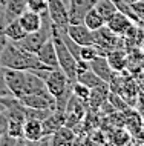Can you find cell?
Masks as SVG:
<instances>
[{"label":"cell","instance_id":"2e32d148","mask_svg":"<svg viewBox=\"0 0 144 146\" xmlns=\"http://www.w3.org/2000/svg\"><path fill=\"white\" fill-rule=\"evenodd\" d=\"M45 80H41L40 77H37L36 74H32L31 71H26L25 76V94H46ZM23 94V96H25Z\"/></svg>","mask_w":144,"mask_h":146},{"label":"cell","instance_id":"5bb4252c","mask_svg":"<svg viewBox=\"0 0 144 146\" xmlns=\"http://www.w3.org/2000/svg\"><path fill=\"white\" fill-rule=\"evenodd\" d=\"M106 58L115 72H124L127 69V52L123 48L109 51L106 54Z\"/></svg>","mask_w":144,"mask_h":146},{"label":"cell","instance_id":"f1b7e54d","mask_svg":"<svg viewBox=\"0 0 144 146\" xmlns=\"http://www.w3.org/2000/svg\"><path fill=\"white\" fill-rule=\"evenodd\" d=\"M103 135L104 134L103 132H95V134H92V141H94V143H106L107 141V139H103Z\"/></svg>","mask_w":144,"mask_h":146},{"label":"cell","instance_id":"3957f363","mask_svg":"<svg viewBox=\"0 0 144 146\" xmlns=\"http://www.w3.org/2000/svg\"><path fill=\"white\" fill-rule=\"evenodd\" d=\"M46 89L54 98H61L68 94H72V82L60 68H54L48 78L45 80Z\"/></svg>","mask_w":144,"mask_h":146},{"label":"cell","instance_id":"4dcf8cb0","mask_svg":"<svg viewBox=\"0 0 144 146\" xmlns=\"http://www.w3.org/2000/svg\"><path fill=\"white\" fill-rule=\"evenodd\" d=\"M138 114H139V117H141V121H143V126H144V103H143L141 106H139Z\"/></svg>","mask_w":144,"mask_h":146},{"label":"cell","instance_id":"9a60e30c","mask_svg":"<svg viewBox=\"0 0 144 146\" xmlns=\"http://www.w3.org/2000/svg\"><path fill=\"white\" fill-rule=\"evenodd\" d=\"M75 137H77V134L74 132V129L63 125L49 137V143H52V145H72V143H75Z\"/></svg>","mask_w":144,"mask_h":146},{"label":"cell","instance_id":"4fadbf2b","mask_svg":"<svg viewBox=\"0 0 144 146\" xmlns=\"http://www.w3.org/2000/svg\"><path fill=\"white\" fill-rule=\"evenodd\" d=\"M18 23L22 25V28L25 29V33H34L41 28V14L34 13V11H23V13L17 17Z\"/></svg>","mask_w":144,"mask_h":146},{"label":"cell","instance_id":"30bf717a","mask_svg":"<svg viewBox=\"0 0 144 146\" xmlns=\"http://www.w3.org/2000/svg\"><path fill=\"white\" fill-rule=\"evenodd\" d=\"M89 68L94 71L103 82H106V83H109L115 76V71L110 68L106 56H97L94 60L89 62Z\"/></svg>","mask_w":144,"mask_h":146},{"label":"cell","instance_id":"44dd1931","mask_svg":"<svg viewBox=\"0 0 144 146\" xmlns=\"http://www.w3.org/2000/svg\"><path fill=\"white\" fill-rule=\"evenodd\" d=\"M97 56H103L100 46L97 43H91V45H83L80 46V58L81 60H86V62H91L94 60Z\"/></svg>","mask_w":144,"mask_h":146},{"label":"cell","instance_id":"8992f818","mask_svg":"<svg viewBox=\"0 0 144 146\" xmlns=\"http://www.w3.org/2000/svg\"><path fill=\"white\" fill-rule=\"evenodd\" d=\"M23 11H26V0H8L5 8L0 11V29L15 20Z\"/></svg>","mask_w":144,"mask_h":146},{"label":"cell","instance_id":"9c48e42d","mask_svg":"<svg viewBox=\"0 0 144 146\" xmlns=\"http://www.w3.org/2000/svg\"><path fill=\"white\" fill-rule=\"evenodd\" d=\"M69 6V23H81L84 20V15L91 8H94V3L91 0H68Z\"/></svg>","mask_w":144,"mask_h":146},{"label":"cell","instance_id":"7c38bea8","mask_svg":"<svg viewBox=\"0 0 144 146\" xmlns=\"http://www.w3.org/2000/svg\"><path fill=\"white\" fill-rule=\"evenodd\" d=\"M37 57L40 58L41 63H45L49 68H58V60H57L55 46H54V42H52V35L41 45V48L37 52Z\"/></svg>","mask_w":144,"mask_h":146},{"label":"cell","instance_id":"d4e9b609","mask_svg":"<svg viewBox=\"0 0 144 146\" xmlns=\"http://www.w3.org/2000/svg\"><path fill=\"white\" fill-rule=\"evenodd\" d=\"M26 9L41 14L48 11V0H26Z\"/></svg>","mask_w":144,"mask_h":146},{"label":"cell","instance_id":"603a6c76","mask_svg":"<svg viewBox=\"0 0 144 146\" xmlns=\"http://www.w3.org/2000/svg\"><path fill=\"white\" fill-rule=\"evenodd\" d=\"M132 140V135L127 129L124 128H120V129H115L114 134H109V143H114V145H127L130 143Z\"/></svg>","mask_w":144,"mask_h":146},{"label":"cell","instance_id":"277c9868","mask_svg":"<svg viewBox=\"0 0 144 146\" xmlns=\"http://www.w3.org/2000/svg\"><path fill=\"white\" fill-rule=\"evenodd\" d=\"M68 0H48V15L52 26L57 29H66L69 25Z\"/></svg>","mask_w":144,"mask_h":146},{"label":"cell","instance_id":"e0dca14e","mask_svg":"<svg viewBox=\"0 0 144 146\" xmlns=\"http://www.w3.org/2000/svg\"><path fill=\"white\" fill-rule=\"evenodd\" d=\"M107 96H109V86H107V83H104L101 86H97V88L91 89V96H89L87 102L94 109H100L101 103L104 100H107Z\"/></svg>","mask_w":144,"mask_h":146},{"label":"cell","instance_id":"1f68e13d","mask_svg":"<svg viewBox=\"0 0 144 146\" xmlns=\"http://www.w3.org/2000/svg\"><path fill=\"white\" fill-rule=\"evenodd\" d=\"M124 3H127V5H132V3H137V2H139V0H123Z\"/></svg>","mask_w":144,"mask_h":146},{"label":"cell","instance_id":"d6a6232c","mask_svg":"<svg viewBox=\"0 0 144 146\" xmlns=\"http://www.w3.org/2000/svg\"><path fill=\"white\" fill-rule=\"evenodd\" d=\"M6 2H8V0H0V11H2L3 8H5V5H6Z\"/></svg>","mask_w":144,"mask_h":146},{"label":"cell","instance_id":"6da1fadb","mask_svg":"<svg viewBox=\"0 0 144 146\" xmlns=\"http://www.w3.org/2000/svg\"><path fill=\"white\" fill-rule=\"evenodd\" d=\"M0 65L3 68H12L20 71H32L38 68H45V63L40 62L37 54L29 52L25 48L18 46L15 42H8L5 49L0 54Z\"/></svg>","mask_w":144,"mask_h":146},{"label":"cell","instance_id":"d6986e66","mask_svg":"<svg viewBox=\"0 0 144 146\" xmlns=\"http://www.w3.org/2000/svg\"><path fill=\"white\" fill-rule=\"evenodd\" d=\"M3 31H5V34H6L8 40H11V42H18L20 38H23V37L26 35L25 29L22 28V25L18 23L17 19L8 23L5 28H3Z\"/></svg>","mask_w":144,"mask_h":146},{"label":"cell","instance_id":"484cf974","mask_svg":"<svg viewBox=\"0 0 144 146\" xmlns=\"http://www.w3.org/2000/svg\"><path fill=\"white\" fill-rule=\"evenodd\" d=\"M107 100L114 105V108L116 109V111H121L123 112V111H126V109H127V103L123 100V97H120L116 92H109Z\"/></svg>","mask_w":144,"mask_h":146},{"label":"cell","instance_id":"cb8c5ba5","mask_svg":"<svg viewBox=\"0 0 144 146\" xmlns=\"http://www.w3.org/2000/svg\"><path fill=\"white\" fill-rule=\"evenodd\" d=\"M72 96L77 97L81 102H87L89 96H91V88L75 80V82H72Z\"/></svg>","mask_w":144,"mask_h":146},{"label":"cell","instance_id":"ba28073f","mask_svg":"<svg viewBox=\"0 0 144 146\" xmlns=\"http://www.w3.org/2000/svg\"><path fill=\"white\" fill-rule=\"evenodd\" d=\"M133 23L135 22L132 20L129 15H126L124 13H121V11H116L115 14H112L106 20V26L112 31V33H115L116 35H121L123 37V35L126 34V31L129 29Z\"/></svg>","mask_w":144,"mask_h":146},{"label":"cell","instance_id":"7a4b0ae2","mask_svg":"<svg viewBox=\"0 0 144 146\" xmlns=\"http://www.w3.org/2000/svg\"><path fill=\"white\" fill-rule=\"evenodd\" d=\"M52 42L55 46V52H57V60H58V68L68 76V78L71 82H75L77 76V58L74 57V54L68 49V46L63 43V40L60 38L55 31L52 29Z\"/></svg>","mask_w":144,"mask_h":146},{"label":"cell","instance_id":"7402d4cb","mask_svg":"<svg viewBox=\"0 0 144 146\" xmlns=\"http://www.w3.org/2000/svg\"><path fill=\"white\" fill-rule=\"evenodd\" d=\"M94 8L98 11L101 15H103L104 20H107L112 14H115L116 11H118V9H116V6H115V3L112 2V0H98V2L94 5Z\"/></svg>","mask_w":144,"mask_h":146},{"label":"cell","instance_id":"836d02e7","mask_svg":"<svg viewBox=\"0 0 144 146\" xmlns=\"http://www.w3.org/2000/svg\"><path fill=\"white\" fill-rule=\"evenodd\" d=\"M3 111H6V106L3 105V102L0 100V112H3Z\"/></svg>","mask_w":144,"mask_h":146},{"label":"cell","instance_id":"4316f807","mask_svg":"<svg viewBox=\"0 0 144 146\" xmlns=\"http://www.w3.org/2000/svg\"><path fill=\"white\" fill-rule=\"evenodd\" d=\"M11 96H12V94H11V91L6 85V80H5V69L0 65V98L11 97Z\"/></svg>","mask_w":144,"mask_h":146},{"label":"cell","instance_id":"8fae6325","mask_svg":"<svg viewBox=\"0 0 144 146\" xmlns=\"http://www.w3.org/2000/svg\"><path fill=\"white\" fill-rule=\"evenodd\" d=\"M23 137L29 143H38L43 140V126L37 118H26L23 121Z\"/></svg>","mask_w":144,"mask_h":146},{"label":"cell","instance_id":"52a82bcc","mask_svg":"<svg viewBox=\"0 0 144 146\" xmlns=\"http://www.w3.org/2000/svg\"><path fill=\"white\" fill-rule=\"evenodd\" d=\"M66 33L69 34V37H71L74 42L78 43L80 46L95 43V40H94V31L89 29L83 22H81V23H69L68 28H66Z\"/></svg>","mask_w":144,"mask_h":146},{"label":"cell","instance_id":"83f0119b","mask_svg":"<svg viewBox=\"0 0 144 146\" xmlns=\"http://www.w3.org/2000/svg\"><path fill=\"white\" fill-rule=\"evenodd\" d=\"M6 131H8V117H6L5 111H3V112H0V135L5 134Z\"/></svg>","mask_w":144,"mask_h":146},{"label":"cell","instance_id":"ac0fdd59","mask_svg":"<svg viewBox=\"0 0 144 146\" xmlns=\"http://www.w3.org/2000/svg\"><path fill=\"white\" fill-rule=\"evenodd\" d=\"M83 23L91 31H97V29H100L101 26L106 25V20H104V17L95 9V8H91V9L86 13V15H84Z\"/></svg>","mask_w":144,"mask_h":146},{"label":"cell","instance_id":"5b68a950","mask_svg":"<svg viewBox=\"0 0 144 146\" xmlns=\"http://www.w3.org/2000/svg\"><path fill=\"white\" fill-rule=\"evenodd\" d=\"M5 69V80L9 88L11 94L14 97L20 98L25 94V76L26 71L20 69H12V68H3Z\"/></svg>","mask_w":144,"mask_h":146},{"label":"cell","instance_id":"ffe728a7","mask_svg":"<svg viewBox=\"0 0 144 146\" xmlns=\"http://www.w3.org/2000/svg\"><path fill=\"white\" fill-rule=\"evenodd\" d=\"M77 82H80V83H84L86 86H89V88H97V86H101V85H104L106 82H103L101 78L97 76V74L92 71L91 68L89 69H86L84 72H81L80 76H77V78H75Z\"/></svg>","mask_w":144,"mask_h":146},{"label":"cell","instance_id":"f546056e","mask_svg":"<svg viewBox=\"0 0 144 146\" xmlns=\"http://www.w3.org/2000/svg\"><path fill=\"white\" fill-rule=\"evenodd\" d=\"M8 42H9V40H8L5 31L0 29V54H2V51H3V49H5V46H6V43H8Z\"/></svg>","mask_w":144,"mask_h":146}]
</instances>
